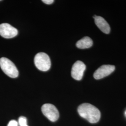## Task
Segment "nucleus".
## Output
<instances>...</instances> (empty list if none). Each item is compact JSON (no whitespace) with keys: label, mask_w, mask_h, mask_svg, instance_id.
Wrapping results in <instances>:
<instances>
[{"label":"nucleus","mask_w":126,"mask_h":126,"mask_svg":"<svg viewBox=\"0 0 126 126\" xmlns=\"http://www.w3.org/2000/svg\"><path fill=\"white\" fill-rule=\"evenodd\" d=\"M115 68V66L113 65H102L95 72L94 74V77L96 79H103L113 72Z\"/></svg>","instance_id":"7"},{"label":"nucleus","mask_w":126,"mask_h":126,"mask_svg":"<svg viewBox=\"0 0 126 126\" xmlns=\"http://www.w3.org/2000/svg\"><path fill=\"white\" fill-rule=\"evenodd\" d=\"M18 124L20 126H28L27 125V118L24 116H21L18 119Z\"/></svg>","instance_id":"10"},{"label":"nucleus","mask_w":126,"mask_h":126,"mask_svg":"<svg viewBox=\"0 0 126 126\" xmlns=\"http://www.w3.org/2000/svg\"><path fill=\"white\" fill-rule=\"evenodd\" d=\"M78 112L81 117L91 123L98 122L101 116L99 110L94 105L87 103L82 104L79 106Z\"/></svg>","instance_id":"1"},{"label":"nucleus","mask_w":126,"mask_h":126,"mask_svg":"<svg viewBox=\"0 0 126 126\" xmlns=\"http://www.w3.org/2000/svg\"><path fill=\"white\" fill-rule=\"evenodd\" d=\"M17 30L9 23H4L0 24V35L5 38L9 39L16 36Z\"/></svg>","instance_id":"5"},{"label":"nucleus","mask_w":126,"mask_h":126,"mask_svg":"<svg viewBox=\"0 0 126 126\" xmlns=\"http://www.w3.org/2000/svg\"><path fill=\"white\" fill-rule=\"evenodd\" d=\"M42 112L45 117H47L51 122H56L59 118V111L52 104H44L42 107Z\"/></svg>","instance_id":"4"},{"label":"nucleus","mask_w":126,"mask_h":126,"mask_svg":"<svg viewBox=\"0 0 126 126\" xmlns=\"http://www.w3.org/2000/svg\"><path fill=\"white\" fill-rule=\"evenodd\" d=\"M96 26L99 30L105 34H109L110 32V27L108 22L101 16L95 15L93 16Z\"/></svg>","instance_id":"8"},{"label":"nucleus","mask_w":126,"mask_h":126,"mask_svg":"<svg viewBox=\"0 0 126 126\" xmlns=\"http://www.w3.org/2000/svg\"><path fill=\"white\" fill-rule=\"evenodd\" d=\"M34 63L36 68L43 72L48 71L51 66L50 57L44 52H39L36 54L34 58Z\"/></svg>","instance_id":"3"},{"label":"nucleus","mask_w":126,"mask_h":126,"mask_svg":"<svg viewBox=\"0 0 126 126\" xmlns=\"http://www.w3.org/2000/svg\"><path fill=\"white\" fill-rule=\"evenodd\" d=\"M42 1L45 4L50 5L53 3L54 2V0H43Z\"/></svg>","instance_id":"12"},{"label":"nucleus","mask_w":126,"mask_h":126,"mask_svg":"<svg viewBox=\"0 0 126 126\" xmlns=\"http://www.w3.org/2000/svg\"><path fill=\"white\" fill-rule=\"evenodd\" d=\"M18 122L16 120H11L9 122L7 126H18Z\"/></svg>","instance_id":"11"},{"label":"nucleus","mask_w":126,"mask_h":126,"mask_svg":"<svg viewBox=\"0 0 126 126\" xmlns=\"http://www.w3.org/2000/svg\"><path fill=\"white\" fill-rule=\"evenodd\" d=\"M93 45L92 39L88 36H85L77 42L76 46L79 49H84L89 48Z\"/></svg>","instance_id":"9"},{"label":"nucleus","mask_w":126,"mask_h":126,"mask_svg":"<svg viewBox=\"0 0 126 126\" xmlns=\"http://www.w3.org/2000/svg\"><path fill=\"white\" fill-rule=\"evenodd\" d=\"M86 69V65L83 62L76 61L73 64L72 69L71 75L72 78L77 80H81Z\"/></svg>","instance_id":"6"},{"label":"nucleus","mask_w":126,"mask_h":126,"mask_svg":"<svg viewBox=\"0 0 126 126\" xmlns=\"http://www.w3.org/2000/svg\"><path fill=\"white\" fill-rule=\"evenodd\" d=\"M0 67L5 74L9 77L16 78L18 76L19 72L17 68L9 59L4 57L0 58Z\"/></svg>","instance_id":"2"},{"label":"nucleus","mask_w":126,"mask_h":126,"mask_svg":"<svg viewBox=\"0 0 126 126\" xmlns=\"http://www.w3.org/2000/svg\"><path fill=\"white\" fill-rule=\"evenodd\" d=\"M125 114H126V112H125Z\"/></svg>","instance_id":"13"},{"label":"nucleus","mask_w":126,"mask_h":126,"mask_svg":"<svg viewBox=\"0 0 126 126\" xmlns=\"http://www.w3.org/2000/svg\"><path fill=\"white\" fill-rule=\"evenodd\" d=\"M0 1H1V0H0Z\"/></svg>","instance_id":"14"}]
</instances>
